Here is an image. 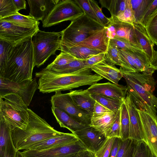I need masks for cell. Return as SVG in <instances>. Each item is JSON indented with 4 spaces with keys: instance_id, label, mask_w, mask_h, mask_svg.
Here are the masks:
<instances>
[{
    "instance_id": "6da1fadb",
    "label": "cell",
    "mask_w": 157,
    "mask_h": 157,
    "mask_svg": "<svg viewBox=\"0 0 157 157\" xmlns=\"http://www.w3.org/2000/svg\"><path fill=\"white\" fill-rule=\"evenodd\" d=\"M91 67L82 68L75 72L60 73L43 69L35 73L39 78L38 89L43 93L67 90L86 85L91 86L103 79L91 73Z\"/></svg>"
},
{
    "instance_id": "7a4b0ae2",
    "label": "cell",
    "mask_w": 157,
    "mask_h": 157,
    "mask_svg": "<svg viewBox=\"0 0 157 157\" xmlns=\"http://www.w3.org/2000/svg\"><path fill=\"white\" fill-rule=\"evenodd\" d=\"M127 92L137 108L157 120V98L154 94L156 85L152 75L126 70L120 67Z\"/></svg>"
},
{
    "instance_id": "3957f363",
    "label": "cell",
    "mask_w": 157,
    "mask_h": 157,
    "mask_svg": "<svg viewBox=\"0 0 157 157\" xmlns=\"http://www.w3.org/2000/svg\"><path fill=\"white\" fill-rule=\"evenodd\" d=\"M32 38L12 47L1 77L17 82L32 80L35 67Z\"/></svg>"
},
{
    "instance_id": "277c9868",
    "label": "cell",
    "mask_w": 157,
    "mask_h": 157,
    "mask_svg": "<svg viewBox=\"0 0 157 157\" xmlns=\"http://www.w3.org/2000/svg\"><path fill=\"white\" fill-rule=\"evenodd\" d=\"M29 122L25 130L16 128L11 131V137L17 151L29 149L34 145L64 132L54 128L30 109H28Z\"/></svg>"
},
{
    "instance_id": "5b68a950",
    "label": "cell",
    "mask_w": 157,
    "mask_h": 157,
    "mask_svg": "<svg viewBox=\"0 0 157 157\" xmlns=\"http://www.w3.org/2000/svg\"><path fill=\"white\" fill-rule=\"evenodd\" d=\"M28 107L17 94L0 97V117L11 131L16 128L26 129L29 119Z\"/></svg>"
},
{
    "instance_id": "8992f818",
    "label": "cell",
    "mask_w": 157,
    "mask_h": 157,
    "mask_svg": "<svg viewBox=\"0 0 157 157\" xmlns=\"http://www.w3.org/2000/svg\"><path fill=\"white\" fill-rule=\"evenodd\" d=\"M104 28L101 23L84 14L71 21L65 29L61 31V44H76Z\"/></svg>"
},
{
    "instance_id": "52a82bcc",
    "label": "cell",
    "mask_w": 157,
    "mask_h": 157,
    "mask_svg": "<svg viewBox=\"0 0 157 157\" xmlns=\"http://www.w3.org/2000/svg\"><path fill=\"white\" fill-rule=\"evenodd\" d=\"M62 32H46L39 30L33 37L35 66L43 65L59 50Z\"/></svg>"
},
{
    "instance_id": "ba28073f",
    "label": "cell",
    "mask_w": 157,
    "mask_h": 157,
    "mask_svg": "<svg viewBox=\"0 0 157 157\" xmlns=\"http://www.w3.org/2000/svg\"><path fill=\"white\" fill-rule=\"evenodd\" d=\"M84 14L75 0H60L42 21V26L48 27L63 21H71Z\"/></svg>"
},
{
    "instance_id": "9c48e42d",
    "label": "cell",
    "mask_w": 157,
    "mask_h": 157,
    "mask_svg": "<svg viewBox=\"0 0 157 157\" xmlns=\"http://www.w3.org/2000/svg\"><path fill=\"white\" fill-rule=\"evenodd\" d=\"M38 89L36 79L17 82L0 77V97L10 94L18 95L28 106Z\"/></svg>"
},
{
    "instance_id": "30bf717a",
    "label": "cell",
    "mask_w": 157,
    "mask_h": 157,
    "mask_svg": "<svg viewBox=\"0 0 157 157\" xmlns=\"http://www.w3.org/2000/svg\"><path fill=\"white\" fill-rule=\"evenodd\" d=\"M51 102L52 107L64 111L79 123L86 126L90 124L92 115L77 106L69 93L62 94L60 91L56 92L51 97Z\"/></svg>"
},
{
    "instance_id": "8fae6325",
    "label": "cell",
    "mask_w": 157,
    "mask_h": 157,
    "mask_svg": "<svg viewBox=\"0 0 157 157\" xmlns=\"http://www.w3.org/2000/svg\"><path fill=\"white\" fill-rule=\"evenodd\" d=\"M39 27L29 28L0 20V40L14 47L31 38L39 30Z\"/></svg>"
},
{
    "instance_id": "7c38bea8",
    "label": "cell",
    "mask_w": 157,
    "mask_h": 157,
    "mask_svg": "<svg viewBox=\"0 0 157 157\" xmlns=\"http://www.w3.org/2000/svg\"><path fill=\"white\" fill-rule=\"evenodd\" d=\"M86 149L83 144L78 140L69 144L45 149H28L20 152L25 157H69Z\"/></svg>"
},
{
    "instance_id": "4fadbf2b",
    "label": "cell",
    "mask_w": 157,
    "mask_h": 157,
    "mask_svg": "<svg viewBox=\"0 0 157 157\" xmlns=\"http://www.w3.org/2000/svg\"><path fill=\"white\" fill-rule=\"evenodd\" d=\"M109 18L111 22L107 28L110 39L116 37L126 40L144 52L136 37L132 24L121 21L117 17Z\"/></svg>"
},
{
    "instance_id": "5bb4252c",
    "label": "cell",
    "mask_w": 157,
    "mask_h": 157,
    "mask_svg": "<svg viewBox=\"0 0 157 157\" xmlns=\"http://www.w3.org/2000/svg\"><path fill=\"white\" fill-rule=\"evenodd\" d=\"M74 134L83 144L87 150L95 154L107 138L104 133L90 125L75 131Z\"/></svg>"
},
{
    "instance_id": "9a60e30c",
    "label": "cell",
    "mask_w": 157,
    "mask_h": 157,
    "mask_svg": "<svg viewBox=\"0 0 157 157\" xmlns=\"http://www.w3.org/2000/svg\"><path fill=\"white\" fill-rule=\"evenodd\" d=\"M142 128L144 141L157 157V120L148 113L138 109Z\"/></svg>"
},
{
    "instance_id": "2e32d148",
    "label": "cell",
    "mask_w": 157,
    "mask_h": 157,
    "mask_svg": "<svg viewBox=\"0 0 157 157\" xmlns=\"http://www.w3.org/2000/svg\"><path fill=\"white\" fill-rule=\"evenodd\" d=\"M87 90L91 94L102 95L121 102L125 98L127 92V86L109 82L96 83L90 86Z\"/></svg>"
},
{
    "instance_id": "e0dca14e",
    "label": "cell",
    "mask_w": 157,
    "mask_h": 157,
    "mask_svg": "<svg viewBox=\"0 0 157 157\" xmlns=\"http://www.w3.org/2000/svg\"><path fill=\"white\" fill-rule=\"evenodd\" d=\"M128 112L130 119L129 138L137 141H144V136L138 109L127 92L124 100Z\"/></svg>"
},
{
    "instance_id": "ac0fdd59",
    "label": "cell",
    "mask_w": 157,
    "mask_h": 157,
    "mask_svg": "<svg viewBox=\"0 0 157 157\" xmlns=\"http://www.w3.org/2000/svg\"><path fill=\"white\" fill-rule=\"evenodd\" d=\"M109 40L107 28L104 27L83 41L75 44L106 53L109 45Z\"/></svg>"
},
{
    "instance_id": "d6986e66",
    "label": "cell",
    "mask_w": 157,
    "mask_h": 157,
    "mask_svg": "<svg viewBox=\"0 0 157 157\" xmlns=\"http://www.w3.org/2000/svg\"><path fill=\"white\" fill-rule=\"evenodd\" d=\"M11 131L0 117V157H16L17 151L11 137Z\"/></svg>"
},
{
    "instance_id": "ffe728a7",
    "label": "cell",
    "mask_w": 157,
    "mask_h": 157,
    "mask_svg": "<svg viewBox=\"0 0 157 157\" xmlns=\"http://www.w3.org/2000/svg\"><path fill=\"white\" fill-rule=\"evenodd\" d=\"M59 0H28L30 9L29 15L37 21H42Z\"/></svg>"
},
{
    "instance_id": "44dd1931",
    "label": "cell",
    "mask_w": 157,
    "mask_h": 157,
    "mask_svg": "<svg viewBox=\"0 0 157 157\" xmlns=\"http://www.w3.org/2000/svg\"><path fill=\"white\" fill-rule=\"evenodd\" d=\"M97 74L116 84L123 77L120 69L115 65L104 60L91 68Z\"/></svg>"
},
{
    "instance_id": "7402d4cb",
    "label": "cell",
    "mask_w": 157,
    "mask_h": 157,
    "mask_svg": "<svg viewBox=\"0 0 157 157\" xmlns=\"http://www.w3.org/2000/svg\"><path fill=\"white\" fill-rule=\"evenodd\" d=\"M137 40L150 62L152 59L155 50L154 44L146 31L145 27L140 23L132 24Z\"/></svg>"
},
{
    "instance_id": "603a6c76",
    "label": "cell",
    "mask_w": 157,
    "mask_h": 157,
    "mask_svg": "<svg viewBox=\"0 0 157 157\" xmlns=\"http://www.w3.org/2000/svg\"><path fill=\"white\" fill-rule=\"evenodd\" d=\"M68 93L77 106L92 115L96 100L87 89L71 90Z\"/></svg>"
},
{
    "instance_id": "cb8c5ba5",
    "label": "cell",
    "mask_w": 157,
    "mask_h": 157,
    "mask_svg": "<svg viewBox=\"0 0 157 157\" xmlns=\"http://www.w3.org/2000/svg\"><path fill=\"white\" fill-rule=\"evenodd\" d=\"M79 139L72 133H64L61 135L40 141L32 146L29 150H42L56 146L69 144Z\"/></svg>"
},
{
    "instance_id": "d4e9b609",
    "label": "cell",
    "mask_w": 157,
    "mask_h": 157,
    "mask_svg": "<svg viewBox=\"0 0 157 157\" xmlns=\"http://www.w3.org/2000/svg\"><path fill=\"white\" fill-rule=\"evenodd\" d=\"M51 109L52 113L60 127L67 129L73 134L75 131L87 126L79 123L63 110L52 106Z\"/></svg>"
},
{
    "instance_id": "484cf974",
    "label": "cell",
    "mask_w": 157,
    "mask_h": 157,
    "mask_svg": "<svg viewBox=\"0 0 157 157\" xmlns=\"http://www.w3.org/2000/svg\"><path fill=\"white\" fill-rule=\"evenodd\" d=\"M59 50L70 54L77 59L83 60L86 59L94 55L103 52L75 44H61Z\"/></svg>"
},
{
    "instance_id": "4316f807",
    "label": "cell",
    "mask_w": 157,
    "mask_h": 157,
    "mask_svg": "<svg viewBox=\"0 0 157 157\" xmlns=\"http://www.w3.org/2000/svg\"><path fill=\"white\" fill-rule=\"evenodd\" d=\"M117 113L113 112L96 117H91L89 125L105 134L113 122Z\"/></svg>"
},
{
    "instance_id": "83f0119b",
    "label": "cell",
    "mask_w": 157,
    "mask_h": 157,
    "mask_svg": "<svg viewBox=\"0 0 157 157\" xmlns=\"http://www.w3.org/2000/svg\"><path fill=\"white\" fill-rule=\"evenodd\" d=\"M0 20L29 28L38 27L40 24L38 21L30 15H25L19 13L0 19Z\"/></svg>"
},
{
    "instance_id": "f1b7e54d",
    "label": "cell",
    "mask_w": 157,
    "mask_h": 157,
    "mask_svg": "<svg viewBox=\"0 0 157 157\" xmlns=\"http://www.w3.org/2000/svg\"><path fill=\"white\" fill-rule=\"evenodd\" d=\"M130 52L139 72L152 75L155 70L150 67V61L146 55L140 52Z\"/></svg>"
},
{
    "instance_id": "f546056e",
    "label": "cell",
    "mask_w": 157,
    "mask_h": 157,
    "mask_svg": "<svg viewBox=\"0 0 157 157\" xmlns=\"http://www.w3.org/2000/svg\"><path fill=\"white\" fill-rule=\"evenodd\" d=\"M101 7L107 8L110 12L111 17H117L125 10L126 0H101Z\"/></svg>"
},
{
    "instance_id": "4dcf8cb0",
    "label": "cell",
    "mask_w": 157,
    "mask_h": 157,
    "mask_svg": "<svg viewBox=\"0 0 157 157\" xmlns=\"http://www.w3.org/2000/svg\"><path fill=\"white\" fill-rule=\"evenodd\" d=\"M153 0H130L132 9L136 20L135 23H140Z\"/></svg>"
},
{
    "instance_id": "1f68e13d",
    "label": "cell",
    "mask_w": 157,
    "mask_h": 157,
    "mask_svg": "<svg viewBox=\"0 0 157 157\" xmlns=\"http://www.w3.org/2000/svg\"><path fill=\"white\" fill-rule=\"evenodd\" d=\"M120 124L121 139L124 140L129 138L130 119L128 109L124 100L121 107Z\"/></svg>"
},
{
    "instance_id": "d6a6232c",
    "label": "cell",
    "mask_w": 157,
    "mask_h": 157,
    "mask_svg": "<svg viewBox=\"0 0 157 157\" xmlns=\"http://www.w3.org/2000/svg\"><path fill=\"white\" fill-rule=\"evenodd\" d=\"M91 95L96 101L116 113L120 109L123 101L99 94H91Z\"/></svg>"
},
{
    "instance_id": "836d02e7",
    "label": "cell",
    "mask_w": 157,
    "mask_h": 157,
    "mask_svg": "<svg viewBox=\"0 0 157 157\" xmlns=\"http://www.w3.org/2000/svg\"><path fill=\"white\" fill-rule=\"evenodd\" d=\"M86 60L77 59L63 66L47 70L60 73H72L85 67H88L86 66Z\"/></svg>"
},
{
    "instance_id": "e575fe53",
    "label": "cell",
    "mask_w": 157,
    "mask_h": 157,
    "mask_svg": "<svg viewBox=\"0 0 157 157\" xmlns=\"http://www.w3.org/2000/svg\"><path fill=\"white\" fill-rule=\"evenodd\" d=\"M117 49L123 64V67H121L126 70L139 72L130 51L120 48Z\"/></svg>"
},
{
    "instance_id": "d590c367",
    "label": "cell",
    "mask_w": 157,
    "mask_h": 157,
    "mask_svg": "<svg viewBox=\"0 0 157 157\" xmlns=\"http://www.w3.org/2000/svg\"><path fill=\"white\" fill-rule=\"evenodd\" d=\"M70 54L61 51L55 59L44 68L50 69L62 67L77 59Z\"/></svg>"
},
{
    "instance_id": "8d00e7d4",
    "label": "cell",
    "mask_w": 157,
    "mask_h": 157,
    "mask_svg": "<svg viewBox=\"0 0 157 157\" xmlns=\"http://www.w3.org/2000/svg\"><path fill=\"white\" fill-rule=\"evenodd\" d=\"M19 13L13 0H0V19Z\"/></svg>"
},
{
    "instance_id": "74e56055",
    "label": "cell",
    "mask_w": 157,
    "mask_h": 157,
    "mask_svg": "<svg viewBox=\"0 0 157 157\" xmlns=\"http://www.w3.org/2000/svg\"><path fill=\"white\" fill-rule=\"evenodd\" d=\"M109 45L117 48L145 53L132 43L122 39L116 37L110 38Z\"/></svg>"
},
{
    "instance_id": "f35d334b",
    "label": "cell",
    "mask_w": 157,
    "mask_h": 157,
    "mask_svg": "<svg viewBox=\"0 0 157 157\" xmlns=\"http://www.w3.org/2000/svg\"><path fill=\"white\" fill-rule=\"evenodd\" d=\"M12 47L6 41L0 40V77L4 72L9 54Z\"/></svg>"
},
{
    "instance_id": "ab89813d",
    "label": "cell",
    "mask_w": 157,
    "mask_h": 157,
    "mask_svg": "<svg viewBox=\"0 0 157 157\" xmlns=\"http://www.w3.org/2000/svg\"><path fill=\"white\" fill-rule=\"evenodd\" d=\"M145 27L150 39L157 46V11L149 19Z\"/></svg>"
},
{
    "instance_id": "60d3db41",
    "label": "cell",
    "mask_w": 157,
    "mask_h": 157,
    "mask_svg": "<svg viewBox=\"0 0 157 157\" xmlns=\"http://www.w3.org/2000/svg\"><path fill=\"white\" fill-rule=\"evenodd\" d=\"M120 116L121 108L117 113L113 122L105 134L107 138L117 137L121 139Z\"/></svg>"
},
{
    "instance_id": "b9f144b4",
    "label": "cell",
    "mask_w": 157,
    "mask_h": 157,
    "mask_svg": "<svg viewBox=\"0 0 157 157\" xmlns=\"http://www.w3.org/2000/svg\"><path fill=\"white\" fill-rule=\"evenodd\" d=\"M106 60L113 65H119L122 67H123L117 48L109 45L106 53Z\"/></svg>"
},
{
    "instance_id": "7bdbcfd3",
    "label": "cell",
    "mask_w": 157,
    "mask_h": 157,
    "mask_svg": "<svg viewBox=\"0 0 157 157\" xmlns=\"http://www.w3.org/2000/svg\"><path fill=\"white\" fill-rule=\"evenodd\" d=\"M118 20L123 22L133 24L136 22L132 9L130 0H126L125 10L117 17Z\"/></svg>"
},
{
    "instance_id": "ee69618b",
    "label": "cell",
    "mask_w": 157,
    "mask_h": 157,
    "mask_svg": "<svg viewBox=\"0 0 157 157\" xmlns=\"http://www.w3.org/2000/svg\"><path fill=\"white\" fill-rule=\"evenodd\" d=\"M79 6L89 17L101 23L97 17L89 0H75Z\"/></svg>"
},
{
    "instance_id": "f6af8a7d",
    "label": "cell",
    "mask_w": 157,
    "mask_h": 157,
    "mask_svg": "<svg viewBox=\"0 0 157 157\" xmlns=\"http://www.w3.org/2000/svg\"><path fill=\"white\" fill-rule=\"evenodd\" d=\"M107 138L103 144L95 153L96 157H109L115 139Z\"/></svg>"
},
{
    "instance_id": "bcb514c9",
    "label": "cell",
    "mask_w": 157,
    "mask_h": 157,
    "mask_svg": "<svg viewBox=\"0 0 157 157\" xmlns=\"http://www.w3.org/2000/svg\"><path fill=\"white\" fill-rule=\"evenodd\" d=\"M90 1L97 17L101 24L104 27L108 28L111 22L110 18L107 17L103 14L101 8L99 7L97 1L94 0H90Z\"/></svg>"
},
{
    "instance_id": "7dc6e473",
    "label": "cell",
    "mask_w": 157,
    "mask_h": 157,
    "mask_svg": "<svg viewBox=\"0 0 157 157\" xmlns=\"http://www.w3.org/2000/svg\"><path fill=\"white\" fill-rule=\"evenodd\" d=\"M151 151L144 141H137L133 157H150Z\"/></svg>"
},
{
    "instance_id": "c3c4849f",
    "label": "cell",
    "mask_w": 157,
    "mask_h": 157,
    "mask_svg": "<svg viewBox=\"0 0 157 157\" xmlns=\"http://www.w3.org/2000/svg\"><path fill=\"white\" fill-rule=\"evenodd\" d=\"M133 140L128 138L124 140L121 139L118 151L116 157H126L131 147Z\"/></svg>"
},
{
    "instance_id": "681fc988",
    "label": "cell",
    "mask_w": 157,
    "mask_h": 157,
    "mask_svg": "<svg viewBox=\"0 0 157 157\" xmlns=\"http://www.w3.org/2000/svg\"><path fill=\"white\" fill-rule=\"evenodd\" d=\"M157 11V0H153L145 12L140 23L145 27L149 19Z\"/></svg>"
},
{
    "instance_id": "f907efd6",
    "label": "cell",
    "mask_w": 157,
    "mask_h": 157,
    "mask_svg": "<svg viewBox=\"0 0 157 157\" xmlns=\"http://www.w3.org/2000/svg\"><path fill=\"white\" fill-rule=\"evenodd\" d=\"M113 112L96 101L91 117H96Z\"/></svg>"
},
{
    "instance_id": "816d5d0a",
    "label": "cell",
    "mask_w": 157,
    "mask_h": 157,
    "mask_svg": "<svg viewBox=\"0 0 157 157\" xmlns=\"http://www.w3.org/2000/svg\"><path fill=\"white\" fill-rule=\"evenodd\" d=\"M106 53L102 52L94 55L85 61L86 66L92 67L98 63L106 60Z\"/></svg>"
},
{
    "instance_id": "f5cc1de1",
    "label": "cell",
    "mask_w": 157,
    "mask_h": 157,
    "mask_svg": "<svg viewBox=\"0 0 157 157\" xmlns=\"http://www.w3.org/2000/svg\"><path fill=\"white\" fill-rule=\"evenodd\" d=\"M121 139L115 137L109 157H116L119 150Z\"/></svg>"
},
{
    "instance_id": "db71d44e",
    "label": "cell",
    "mask_w": 157,
    "mask_h": 157,
    "mask_svg": "<svg viewBox=\"0 0 157 157\" xmlns=\"http://www.w3.org/2000/svg\"><path fill=\"white\" fill-rule=\"evenodd\" d=\"M76 157H96L95 153L87 149L79 152Z\"/></svg>"
},
{
    "instance_id": "11a10c76",
    "label": "cell",
    "mask_w": 157,
    "mask_h": 157,
    "mask_svg": "<svg viewBox=\"0 0 157 157\" xmlns=\"http://www.w3.org/2000/svg\"><path fill=\"white\" fill-rule=\"evenodd\" d=\"M13 2L18 11L22 9H26V2L25 0H13Z\"/></svg>"
},
{
    "instance_id": "9f6ffc18",
    "label": "cell",
    "mask_w": 157,
    "mask_h": 157,
    "mask_svg": "<svg viewBox=\"0 0 157 157\" xmlns=\"http://www.w3.org/2000/svg\"><path fill=\"white\" fill-rule=\"evenodd\" d=\"M150 64L151 68L157 70V50H155L153 57L150 62Z\"/></svg>"
},
{
    "instance_id": "6f0895ef",
    "label": "cell",
    "mask_w": 157,
    "mask_h": 157,
    "mask_svg": "<svg viewBox=\"0 0 157 157\" xmlns=\"http://www.w3.org/2000/svg\"><path fill=\"white\" fill-rule=\"evenodd\" d=\"M137 141L132 140L131 147L126 157H133Z\"/></svg>"
},
{
    "instance_id": "680465c9",
    "label": "cell",
    "mask_w": 157,
    "mask_h": 157,
    "mask_svg": "<svg viewBox=\"0 0 157 157\" xmlns=\"http://www.w3.org/2000/svg\"><path fill=\"white\" fill-rule=\"evenodd\" d=\"M16 157H25L24 155L21 154L19 151H17V153Z\"/></svg>"
},
{
    "instance_id": "91938a15",
    "label": "cell",
    "mask_w": 157,
    "mask_h": 157,
    "mask_svg": "<svg viewBox=\"0 0 157 157\" xmlns=\"http://www.w3.org/2000/svg\"><path fill=\"white\" fill-rule=\"evenodd\" d=\"M150 157H156L155 155L151 152L150 153Z\"/></svg>"
},
{
    "instance_id": "94428289",
    "label": "cell",
    "mask_w": 157,
    "mask_h": 157,
    "mask_svg": "<svg viewBox=\"0 0 157 157\" xmlns=\"http://www.w3.org/2000/svg\"><path fill=\"white\" fill-rule=\"evenodd\" d=\"M77 154L69 157H76Z\"/></svg>"
},
{
    "instance_id": "6125c7cd",
    "label": "cell",
    "mask_w": 157,
    "mask_h": 157,
    "mask_svg": "<svg viewBox=\"0 0 157 157\" xmlns=\"http://www.w3.org/2000/svg\"><path fill=\"white\" fill-rule=\"evenodd\" d=\"M156 109H157V107H156Z\"/></svg>"
}]
</instances>
